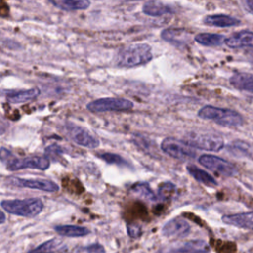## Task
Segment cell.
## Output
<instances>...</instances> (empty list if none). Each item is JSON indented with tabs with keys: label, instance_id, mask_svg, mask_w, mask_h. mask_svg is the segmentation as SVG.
<instances>
[{
	"label": "cell",
	"instance_id": "1",
	"mask_svg": "<svg viewBox=\"0 0 253 253\" xmlns=\"http://www.w3.org/2000/svg\"><path fill=\"white\" fill-rule=\"evenodd\" d=\"M152 48L147 43H134L122 48L116 56V64L120 67H134L152 60Z\"/></svg>",
	"mask_w": 253,
	"mask_h": 253
},
{
	"label": "cell",
	"instance_id": "2",
	"mask_svg": "<svg viewBox=\"0 0 253 253\" xmlns=\"http://www.w3.org/2000/svg\"><path fill=\"white\" fill-rule=\"evenodd\" d=\"M198 116L201 119L212 121L222 126H238L244 123L243 117L236 111L224 108H218L213 106H204L198 112Z\"/></svg>",
	"mask_w": 253,
	"mask_h": 253
},
{
	"label": "cell",
	"instance_id": "3",
	"mask_svg": "<svg viewBox=\"0 0 253 253\" xmlns=\"http://www.w3.org/2000/svg\"><path fill=\"white\" fill-rule=\"evenodd\" d=\"M182 140L193 148L209 151H219L224 146L221 135L204 130H192L186 133Z\"/></svg>",
	"mask_w": 253,
	"mask_h": 253
},
{
	"label": "cell",
	"instance_id": "4",
	"mask_svg": "<svg viewBox=\"0 0 253 253\" xmlns=\"http://www.w3.org/2000/svg\"><path fill=\"white\" fill-rule=\"evenodd\" d=\"M1 207L11 214L24 217H35L43 210V203L38 198L4 200L1 202Z\"/></svg>",
	"mask_w": 253,
	"mask_h": 253
},
{
	"label": "cell",
	"instance_id": "5",
	"mask_svg": "<svg viewBox=\"0 0 253 253\" xmlns=\"http://www.w3.org/2000/svg\"><path fill=\"white\" fill-rule=\"evenodd\" d=\"M87 110L93 113L122 112L133 108V103L125 98H101L87 104Z\"/></svg>",
	"mask_w": 253,
	"mask_h": 253
},
{
	"label": "cell",
	"instance_id": "6",
	"mask_svg": "<svg viewBox=\"0 0 253 253\" xmlns=\"http://www.w3.org/2000/svg\"><path fill=\"white\" fill-rule=\"evenodd\" d=\"M160 147L164 153L181 161L190 160L196 156V151L193 147L186 144L183 140H179L174 137L164 138Z\"/></svg>",
	"mask_w": 253,
	"mask_h": 253
},
{
	"label": "cell",
	"instance_id": "7",
	"mask_svg": "<svg viewBox=\"0 0 253 253\" xmlns=\"http://www.w3.org/2000/svg\"><path fill=\"white\" fill-rule=\"evenodd\" d=\"M199 163L221 176L232 177L237 173V168L234 164L215 155L203 154L199 157Z\"/></svg>",
	"mask_w": 253,
	"mask_h": 253
},
{
	"label": "cell",
	"instance_id": "8",
	"mask_svg": "<svg viewBox=\"0 0 253 253\" xmlns=\"http://www.w3.org/2000/svg\"><path fill=\"white\" fill-rule=\"evenodd\" d=\"M7 169L10 171H18L22 169H37L46 170L49 168V158L46 156H28L25 158L13 157L7 163Z\"/></svg>",
	"mask_w": 253,
	"mask_h": 253
},
{
	"label": "cell",
	"instance_id": "9",
	"mask_svg": "<svg viewBox=\"0 0 253 253\" xmlns=\"http://www.w3.org/2000/svg\"><path fill=\"white\" fill-rule=\"evenodd\" d=\"M210 247L204 240H188L173 245H167L159 250V253H208Z\"/></svg>",
	"mask_w": 253,
	"mask_h": 253
},
{
	"label": "cell",
	"instance_id": "10",
	"mask_svg": "<svg viewBox=\"0 0 253 253\" xmlns=\"http://www.w3.org/2000/svg\"><path fill=\"white\" fill-rule=\"evenodd\" d=\"M8 183L19 188L36 189L49 193H53L59 190L57 184L46 179H24L19 177H10L8 179Z\"/></svg>",
	"mask_w": 253,
	"mask_h": 253
},
{
	"label": "cell",
	"instance_id": "11",
	"mask_svg": "<svg viewBox=\"0 0 253 253\" xmlns=\"http://www.w3.org/2000/svg\"><path fill=\"white\" fill-rule=\"evenodd\" d=\"M67 133L69 137L78 145L86 147V148H97L100 145V141L97 137L92 135L86 128L75 126L68 125L67 126Z\"/></svg>",
	"mask_w": 253,
	"mask_h": 253
},
{
	"label": "cell",
	"instance_id": "12",
	"mask_svg": "<svg viewBox=\"0 0 253 253\" xmlns=\"http://www.w3.org/2000/svg\"><path fill=\"white\" fill-rule=\"evenodd\" d=\"M191 229L189 222L182 217H175L167 221L162 227V234L168 238L186 236Z\"/></svg>",
	"mask_w": 253,
	"mask_h": 253
},
{
	"label": "cell",
	"instance_id": "13",
	"mask_svg": "<svg viewBox=\"0 0 253 253\" xmlns=\"http://www.w3.org/2000/svg\"><path fill=\"white\" fill-rule=\"evenodd\" d=\"M163 41L170 42L176 46L186 45L190 40V33L181 28H167L160 33Z\"/></svg>",
	"mask_w": 253,
	"mask_h": 253
},
{
	"label": "cell",
	"instance_id": "14",
	"mask_svg": "<svg viewBox=\"0 0 253 253\" xmlns=\"http://www.w3.org/2000/svg\"><path fill=\"white\" fill-rule=\"evenodd\" d=\"M224 43L230 48L253 47V32L248 30L236 32L226 38Z\"/></svg>",
	"mask_w": 253,
	"mask_h": 253
},
{
	"label": "cell",
	"instance_id": "15",
	"mask_svg": "<svg viewBox=\"0 0 253 253\" xmlns=\"http://www.w3.org/2000/svg\"><path fill=\"white\" fill-rule=\"evenodd\" d=\"M221 219L224 223L228 225L253 230V211L226 214L223 215Z\"/></svg>",
	"mask_w": 253,
	"mask_h": 253
},
{
	"label": "cell",
	"instance_id": "16",
	"mask_svg": "<svg viewBox=\"0 0 253 253\" xmlns=\"http://www.w3.org/2000/svg\"><path fill=\"white\" fill-rule=\"evenodd\" d=\"M203 23L205 25L211 27H218V28H227V27H234L240 25V20L225 14H212L207 15L203 19Z\"/></svg>",
	"mask_w": 253,
	"mask_h": 253
},
{
	"label": "cell",
	"instance_id": "17",
	"mask_svg": "<svg viewBox=\"0 0 253 253\" xmlns=\"http://www.w3.org/2000/svg\"><path fill=\"white\" fill-rule=\"evenodd\" d=\"M232 87L238 90L253 93V74L247 72H236L229 78Z\"/></svg>",
	"mask_w": 253,
	"mask_h": 253
},
{
	"label": "cell",
	"instance_id": "18",
	"mask_svg": "<svg viewBox=\"0 0 253 253\" xmlns=\"http://www.w3.org/2000/svg\"><path fill=\"white\" fill-rule=\"evenodd\" d=\"M142 12L148 16L159 17L165 14H172L175 12V9L162 2L148 1L142 5Z\"/></svg>",
	"mask_w": 253,
	"mask_h": 253
},
{
	"label": "cell",
	"instance_id": "19",
	"mask_svg": "<svg viewBox=\"0 0 253 253\" xmlns=\"http://www.w3.org/2000/svg\"><path fill=\"white\" fill-rule=\"evenodd\" d=\"M40 93L41 91L39 88H31L27 90L15 91L7 95V100L12 104L26 103V102L35 100L40 95Z\"/></svg>",
	"mask_w": 253,
	"mask_h": 253
},
{
	"label": "cell",
	"instance_id": "20",
	"mask_svg": "<svg viewBox=\"0 0 253 253\" xmlns=\"http://www.w3.org/2000/svg\"><path fill=\"white\" fill-rule=\"evenodd\" d=\"M67 247L63 242L57 238H51L39 246L31 249L28 253H58L65 250Z\"/></svg>",
	"mask_w": 253,
	"mask_h": 253
},
{
	"label": "cell",
	"instance_id": "21",
	"mask_svg": "<svg viewBox=\"0 0 253 253\" xmlns=\"http://www.w3.org/2000/svg\"><path fill=\"white\" fill-rule=\"evenodd\" d=\"M226 37L220 34H211V33H201L195 36L194 40L199 44L205 46H217L224 43Z\"/></svg>",
	"mask_w": 253,
	"mask_h": 253
},
{
	"label": "cell",
	"instance_id": "22",
	"mask_svg": "<svg viewBox=\"0 0 253 253\" xmlns=\"http://www.w3.org/2000/svg\"><path fill=\"white\" fill-rule=\"evenodd\" d=\"M49 3L59 9L66 11L85 10L90 6V1L87 0H49Z\"/></svg>",
	"mask_w": 253,
	"mask_h": 253
},
{
	"label": "cell",
	"instance_id": "23",
	"mask_svg": "<svg viewBox=\"0 0 253 253\" xmlns=\"http://www.w3.org/2000/svg\"><path fill=\"white\" fill-rule=\"evenodd\" d=\"M187 171L195 180H197L200 183H203L206 186H210V187L217 186V182L211 175H210L208 172L202 170L201 168L197 167L196 165H188Z\"/></svg>",
	"mask_w": 253,
	"mask_h": 253
},
{
	"label": "cell",
	"instance_id": "24",
	"mask_svg": "<svg viewBox=\"0 0 253 253\" xmlns=\"http://www.w3.org/2000/svg\"><path fill=\"white\" fill-rule=\"evenodd\" d=\"M53 229L58 234L62 236H67V237H81L90 233V230L87 227L79 226V225H70V224L56 225L53 227Z\"/></svg>",
	"mask_w": 253,
	"mask_h": 253
},
{
	"label": "cell",
	"instance_id": "25",
	"mask_svg": "<svg viewBox=\"0 0 253 253\" xmlns=\"http://www.w3.org/2000/svg\"><path fill=\"white\" fill-rule=\"evenodd\" d=\"M131 192L134 195H136L138 198H141V199H144L147 201H151V202L156 201V196L154 195V193L152 192V190L150 189L148 184H145V183L135 184L131 188Z\"/></svg>",
	"mask_w": 253,
	"mask_h": 253
},
{
	"label": "cell",
	"instance_id": "26",
	"mask_svg": "<svg viewBox=\"0 0 253 253\" xmlns=\"http://www.w3.org/2000/svg\"><path fill=\"white\" fill-rule=\"evenodd\" d=\"M176 191V187L171 182H165L158 188V198L161 200H169Z\"/></svg>",
	"mask_w": 253,
	"mask_h": 253
},
{
	"label": "cell",
	"instance_id": "27",
	"mask_svg": "<svg viewBox=\"0 0 253 253\" xmlns=\"http://www.w3.org/2000/svg\"><path fill=\"white\" fill-rule=\"evenodd\" d=\"M99 157L110 164H117V165H127V162L120 155L110 152H105L99 154Z\"/></svg>",
	"mask_w": 253,
	"mask_h": 253
},
{
	"label": "cell",
	"instance_id": "28",
	"mask_svg": "<svg viewBox=\"0 0 253 253\" xmlns=\"http://www.w3.org/2000/svg\"><path fill=\"white\" fill-rule=\"evenodd\" d=\"M127 233L131 238H137L141 235V228L137 224H128L127 225Z\"/></svg>",
	"mask_w": 253,
	"mask_h": 253
},
{
	"label": "cell",
	"instance_id": "29",
	"mask_svg": "<svg viewBox=\"0 0 253 253\" xmlns=\"http://www.w3.org/2000/svg\"><path fill=\"white\" fill-rule=\"evenodd\" d=\"M84 251H86L87 253H105L104 247L98 243H95V244L85 247Z\"/></svg>",
	"mask_w": 253,
	"mask_h": 253
},
{
	"label": "cell",
	"instance_id": "30",
	"mask_svg": "<svg viewBox=\"0 0 253 253\" xmlns=\"http://www.w3.org/2000/svg\"><path fill=\"white\" fill-rule=\"evenodd\" d=\"M14 157V154L7 148L2 147L0 148V160L7 163L11 158Z\"/></svg>",
	"mask_w": 253,
	"mask_h": 253
},
{
	"label": "cell",
	"instance_id": "31",
	"mask_svg": "<svg viewBox=\"0 0 253 253\" xmlns=\"http://www.w3.org/2000/svg\"><path fill=\"white\" fill-rule=\"evenodd\" d=\"M243 4H244L245 9H246L249 13H251V14L253 15V0H247V1L243 2Z\"/></svg>",
	"mask_w": 253,
	"mask_h": 253
},
{
	"label": "cell",
	"instance_id": "32",
	"mask_svg": "<svg viewBox=\"0 0 253 253\" xmlns=\"http://www.w3.org/2000/svg\"><path fill=\"white\" fill-rule=\"evenodd\" d=\"M245 56L247 60L250 62L251 65H253V49H249L245 51Z\"/></svg>",
	"mask_w": 253,
	"mask_h": 253
},
{
	"label": "cell",
	"instance_id": "33",
	"mask_svg": "<svg viewBox=\"0 0 253 253\" xmlns=\"http://www.w3.org/2000/svg\"><path fill=\"white\" fill-rule=\"evenodd\" d=\"M5 221H6V215L2 211H0V224L4 223Z\"/></svg>",
	"mask_w": 253,
	"mask_h": 253
},
{
	"label": "cell",
	"instance_id": "34",
	"mask_svg": "<svg viewBox=\"0 0 253 253\" xmlns=\"http://www.w3.org/2000/svg\"><path fill=\"white\" fill-rule=\"evenodd\" d=\"M252 104H253V98H252Z\"/></svg>",
	"mask_w": 253,
	"mask_h": 253
}]
</instances>
